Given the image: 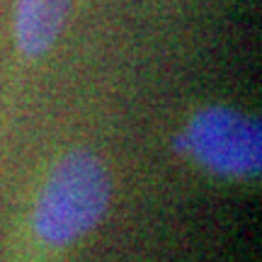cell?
Here are the masks:
<instances>
[{"label": "cell", "instance_id": "cell-1", "mask_svg": "<svg viewBox=\"0 0 262 262\" xmlns=\"http://www.w3.org/2000/svg\"><path fill=\"white\" fill-rule=\"evenodd\" d=\"M112 202V178L90 150H71L49 172L34 206V231L47 245H68L100 224Z\"/></svg>", "mask_w": 262, "mask_h": 262}, {"label": "cell", "instance_id": "cell-2", "mask_svg": "<svg viewBox=\"0 0 262 262\" xmlns=\"http://www.w3.org/2000/svg\"><path fill=\"white\" fill-rule=\"evenodd\" d=\"M175 146L202 168L224 178H253L262 165L260 122L231 107L196 112Z\"/></svg>", "mask_w": 262, "mask_h": 262}, {"label": "cell", "instance_id": "cell-3", "mask_svg": "<svg viewBox=\"0 0 262 262\" xmlns=\"http://www.w3.org/2000/svg\"><path fill=\"white\" fill-rule=\"evenodd\" d=\"M71 12V0H17L15 39L29 58L47 56L58 41Z\"/></svg>", "mask_w": 262, "mask_h": 262}]
</instances>
